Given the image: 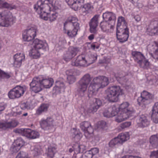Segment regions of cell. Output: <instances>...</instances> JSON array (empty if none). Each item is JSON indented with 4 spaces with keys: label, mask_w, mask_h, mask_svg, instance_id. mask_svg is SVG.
Here are the masks:
<instances>
[{
    "label": "cell",
    "mask_w": 158,
    "mask_h": 158,
    "mask_svg": "<svg viewBox=\"0 0 158 158\" xmlns=\"http://www.w3.org/2000/svg\"><path fill=\"white\" fill-rule=\"evenodd\" d=\"M150 124V122L146 115L142 114L139 116L138 122L137 123V126L139 127L145 128L148 127Z\"/></svg>",
    "instance_id": "29"
},
{
    "label": "cell",
    "mask_w": 158,
    "mask_h": 158,
    "mask_svg": "<svg viewBox=\"0 0 158 158\" xmlns=\"http://www.w3.org/2000/svg\"><path fill=\"white\" fill-rule=\"evenodd\" d=\"M129 36V29L127 23L123 17L120 16L118 19L116 27L117 39L121 43H124L128 40Z\"/></svg>",
    "instance_id": "5"
},
{
    "label": "cell",
    "mask_w": 158,
    "mask_h": 158,
    "mask_svg": "<svg viewBox=\"0 0 158 158\" xmlns=\"http://www.w3.org/2000/svg\"><path fill=\"white\" fill-rule=\"evenodd\" d=\"M33 48L38 50H46L48 48V44L46 42L40 40L39 39H36L33 42Z\"/></svg>",
    "instance_id": "32"
},
{
    "label": "cell",
    "mask_w": 158,
    "mask_h": 158,
    "mask_svg": "<svg viewBox=\"0 0 158 158\" xmlns=\"http://www.w3.org/2000/svg\"><path fill=\"white\" fill-rule=\"evenodd\" d=\"M49 107V104L48 103H43L38 108L36 111V114L38 115L42 114L43 113L48 111Z\"/></svg>",
    "instance_id": "38"
},
{
    "label": "cell",
    "mask_w": 158,
    "mask_h": 158,
    "mask_svg": "<svg viewBox=\"0 0 158 158\" xmlns=\"http://www.w3.org/2000/svg\"><path fill=\"white\" fill-rule=\"evenodd\" d=\"M40 83L43 88L49 89L54 84L53 78H46L40 79Z\"/></svg>",
    "instance_id": "34"
},
{
    "label": "cell",
    "mask_w": 158,
    "mask_h": 158,
    "mask_svg": "<svg viewBox=\"0 0 158 158\" xmlns=\"http://www.w3.org/2000/svg\"><path fill=\"white\" fill-rule=\"evenodd\" d=\"M109 83V78L104 76H99L94 78L88 90V98H91L96 95L100 89L104 88L108 85Z\"/></svg>",
    "instance_id": "2"
},
{
    "label": "cell",
    "mask_w": 158,
    "mask_h": 158,
    "mask_svg": "<svg viewBox=\"0 0 158 158\" xmlns=\"http://www.w3.org/2000/svg\"><path fill=\"white\" fill-rule=\"evenodd\" d=\"M103 21L100 24L101 29L104 33H112L114 30L116 22V15L111 12H106L102 15Z\"/></svg>",
    "instance_id": "3"
},
{
    "label": "cell",
    "mask_w": 158,
    "mask_h": 158,
    "mask_svg": "<svg viewBox=\"0 0 158 158\" xmlns=\"http://www.w3.org/2000/svg\"><path fill=\"white\" fill-rule=\"evenodd\" d=\"M151 119L153 123L156 124L158 123V102H155L152 109Z\"/></svg>",
    "instance_id": "36"
},
{
    "label": "cell",
    "mask_w": 158,
    "mask_h": 158,
    "mask_svg": "<svg viewBox=\"0 0 158 158\" xmlns=\"http://www.w3.org/2000/svg\"><path fill=\"white\" fill-rule=\"evenodd\" d=\"M107 126V123L104 121H100L97 122L94 125V129L96 131H100L105 129Z\"/></svg>",
    "instance_id": "37"
},
{
    "label": "cell",
    "mask_w": 158,
    "mask_h": 158,
    "mask_svg": "<svg viewBox=\"0 0 158 158\" xmlns=\"http://www.w3.org/2000/svg\"><path fill=\"white\" fill-rule=\"evenodd\" d=\"M120 111L119 107L115 105L110 106L103 111V115L106 118H110L116 116Z\"/></svg>",
    "instance_id": "22"
},
{
    "label": "cell",
    "mask_w": 158,
    "mask_h": 158,
    "mask_svg": "<svg viewBox=\"0 0 158 158\" xmlns=\"http://www.w3.org/2000/svg\"><path fill=\"white\" fill-rule=\"evenodd\" d=\"M7 107V104L4 102L0 103V114Z\"/></svg>",
    "instance_id": "48"
},
{
    "label": "cell",
    "mask_w": 158,
    "mask_h": 158,
    "mask_svg": "<svg viewBox=\"0 0 158 158\" xmlns=\"http://www.w3.org/2000/svg\"><path fill=\"white\" fill-rule=\"evenodd\" d=\"M139 158V156H134V155H125V156H123L122 158Z\"/></svg>",
    "instance_id": "51"
},
{
    "label": "cell",
    "mask_w": 158,
    "mask_h": 158,
    "mask_svg": "<svg viewBox=\"0 0 158 158\" xmlns=\"http://www.w3.org/2000/svg\"><path fill=\"white\" fill-rule=\"evenodd\" d=\"M15 7L13 5H10L5 2L2 1V0H0V8H7V9H15Z\"/></svg>",
    "instance_id": "42"
},
{
    "label": "cell",
    "mask_w": 158,
    "mask_h": 158,
    "mask_svg": "<svg viewBox=\"0 0 158 158\" xmlns=\"http://www.w3.org/2000/svg\"><path fill=\"white\" fill-rule=\"evenodd\" d=\"M25 93V89L21 86H17L10 90L8 93V97L11 99L18 98L23 96Z\"/></svg>",
    "instance_id": "15"
},
{
    "label": "cell",
    "mask_w": 158,
    "mask_h": 158,
    "mask_svg": "<svg viewBox=\"0 0 158 158\" xmlns=\"http://www.w3.org/2000/svg\"><path fill=\"white\" fill-rule=\"evenodd\" d=\"M19 123L16 120L10 122H0V130H6L15 128L18 126Z\"/></svg>",
    "instance_id": "25"
},
{
    "label": "cell",
    "mask_w": 158,
    "mask_h": 158,
    "mask_svg": "<svg viewBox=\"0 0 158 158\" xmlns=\"http://www.w3.org/2000/svg\"><path fill=\"white\" fill-rule=\"evenodd\" d=\"M158 150L152 152H151L150 155V157L151 158H158Z\"/></svg>",
    "instance_id": "49"
},
{
    "label": "cell",
    "mask_w": 158,
    "mask_h": 158,
    "mask_svg": "<svg viewBox=\"0 0 158 158\" xmlns=\"http://www.w3.org/2000/svg\"><path fill=\"white\" fill-rule=\"evenodd\" d=\"M158 19H153L147 27V33L150 36L157 35H158Z\"/></svg>",
    "instance_id": "23"
},
{
    "label": "cell",
    "mask_w": 158,
    "mask_h": 158,
    "mask_svg": "<svg viewBox=\"0 0 158 158\" xmlns=\"http://www.w3.org/2000/svg\"><path fill=\"white\" fill-rule=\"evenodd\" d=\"M98 55L95 52H88L79 55L72 65L79 67H87L97 61Z\"/></svg>",
    "instance_id": "4"
},
{
    "label": "cell",
    "mask_w": 158,
    "mask_h": 158,
    "mask_svg": "<svg viewBox=\"0 0 158 158\" xmlns=\"http://www.w3.org/2000/svg\"><path fill=\"white\" fill-rule=\"evenodd\" d=\"M30 89L35 93H38L43 89V87L40 83L39 77H35L30 84Z\"/></svg>",
    "instance_id": "24"
},
{
    "label": "cell",
    "mask_w": 158,
    "mask_h": 158,
    "mask_svg": "<svg viewBox=\"0 0 158 158\" xmlns=\"http://www.w3.org/2000/svg\"><path fill=\"white\" fill-rule=\"evenodd\" d=\"M25 144V141L21 138H18L17 139L15 140L11 147V153L13 155H15L23 147Z\"/></svg>",
    "instance_id": "16"
},
{
    "label": "cell",
    "mask_w": 158,
    "mask_h": 158,
    "mask_svg": "<svg viewBox=\"0 0 158 158\" xmlns=\"http://www.w3.org/2000/svg\"><path fill=\"white\" fill-rule=\"evenodd\" d=\"M80 25L76 17H71L64 23V30L65 34L70 37H75L78 33Z\"/></svg>",
    "instance_id": "6"
},
{
    "label": "cell",
    "mask_w": 158,
    "mask_h": 158,
    "mask_svg": "<svg viewBox=\"0 0 158 158\" xmlns=\"http://www.w3.org/2000/svg\"><path fill=\"white\" fill-rule=\"evenodd\" d=\"M0 153H1V148H0Z\"/></svg>",
    "instance_id": "52"
},
{
    "label": "cell",
    "mask_w": 158,
    "mask_h": 158,
    "mask_svg": "<svg viewBox=\"0 0 158 158\" xmlns=\"http://www.w3.org/2000/svg\"><path fill=\"white\" fill-rule=\"evenodd\" d=\"M10 77L9 74L0 69V78L1 79H8Z\"/></svg>",
    "instance_id": "45"
},
{
    "label": "cell",
    "mask_w": 158,
    "mask_h": 158,
    "mask_svg": "<svg viewBox=\"0 0 158 158\" xmlns=\"http://www.w3.org/2000/svg\"><path fill=\"white\" fill-rule=\"evenodd\" d=\"M91 48H93V49H98L99 48V44H98V43H93L91 45Z\"/></svg>",
    "instance_id": "50"
},
{
    "label": "cell",
    "mask_w": 158,
    "mask_h": 158,
    "mask_svg": "<svg viewBox=\"0 0 158 158\" xmlns=\"http://www.w3.org/2000/svg\"><path fill=\"white\" fill-rule=\"evenodd\" d=\"M34 9L41 19L52 22L58 15V7L54 0H40L34 6Z\"/></svg>",
    "instance_id": "1"
},
{
    "label": "cell",
    "mask_w": 158,
    "mask_h": 158,
    "mask_svg": "<svg viewBox=\"0 0 158 158\" xmlns=\"http://www.w3.org/2000/svg\"><path fill=\"white\" fill-rule=\"evenodd\" d=\"M132 56L135 61L138 64L140 68L143 69H148L150 68L151 64L141 52L133 51L132 52Z\"/></svg>",
    "instance_id": "8"
},
{
    "label": "cell",
    "mask_w": 158,
    "mask_h": 158,
    "mask_svg": "<svg viewBox=\"0 0 158 158\" xmlns=\"http://www.w3.org/2000/svg\"><path fill=\"white\" fill-rule=\"evenodd\" d=\"M29 56L32 59H38L40 58V53L38 50L33 48L29 51Z\"/></svg>",
    "instance_id": "40"
},
{
    "label": "cell",
    "mask_w": 158,
    "mask_h": 158,
    "mask_svg": "<svg viewBox=\"0 0 158 158\" xmlns=\"http://www.w3.org/2000/svg\"><path fill=\"white\" fill-rule=\"evenodd\" d=\"M37 30L34 27H31L24 31L23 34V39L24 41H32L36 36Z\"/></svg>",
    "instance_id": "17"
},
{
    "label": "cell",
    "mask_w": 158,
    "mask_h": 158,
    "mask_svg": "<svg viewBox=\"0 0 158 158\" xmlns=\"http://www.w3.org/2000/svg\"><path fill=\"white\" fill-rule=\"evenodd\" d=\"M14 132L31 139L39 138L40 136L38 132L29 128L16 129L14 130Z\"/></svg>",
    "instance_id": "11"
},
{
    "label": "cell",
    "mask_w": 158,
    "mask_h": 158,
    "mask_svg": "<svg viewBox=\"0 0 158 158\" xmlns=\"http://www.w3.org/2000/svg\"><path fill=\"white\" fill-rule=\"evenodd\" d=\"M131 124L132 123L130 122H124V123L121 124V125L118 127V129H119V130H122L127 128V127H130L131 126Z\"/></svg>",
    "instance_id": "43"
},
{
    "label": "cell",
    "mask_w": 158,
    "mask_h": 158,
    "mask_svg": "<svg viewBox=\"0 0 158 158\" xmlns=\"http://www.w3.org/2000/svg\"><path fill=\"white\" fill-rule=\"evenodd\" d=\"M76 80V77L75 76L72 75H67V81L68 84L70 85L73 84Z\"/></svg>",
    "instance_id": "44"
},
{
    "label": "cell",
    "mask_w": 158,
    "mask_h": 158,
    "mask_svg": "<svg viewBox=\"0 0 158 158\" xmlns=\"http://www.w3.org/2000/svg\"><path fill=\"white\" fill-rule=\"evenodd\" d=\"M65 2L72 10L77 11L82 9L85 0H65Z\"/></svg>",
    "instance_id": "20"
},
{
    "label": "cell",
    "mask_w": 158,
    "mask_h": 158,
    "mask_svg": "<svg viewBox=\"0 0 158 158\" xmlns=\"http://www.w3.org/2000/svg\"><path fill=\"white\" fill-rule=\"evenodd\" d=\"M147 50L152 58H153L156 60H158V52L157 41H153V42L150 43L147 47Z\"/></svg>",
    "instance_id": "19"
},
{
    "label": "cell",
    "mask_w": 158,
    "mask_h": 158,
    "mask_svg": "<svg viewBox=\"0 0 158 158\" xmlns=\"http://www.w3.org/2000/svg\"><path fill=\"white\" fill-rule=\"evenodd\" d=\"M78 51L79 49L78 48L74 47H70L64 54V60L66 62L70 61L76 56Z\"/></svg>",
    "instance_id": "18"
},
{
    "label": "cell",
    "mask_w": 158,
    "mask_h": 158,
    "mask_svg": "<svg viewBox=\"0 0 158 158\" xmlns=\"http://www.w3.org/2000/svg\"><path fill=\"white\" fill-rule=\"evenodd\" d=\"M25 55L23 53H18L15 54L14 56V65L15 67L16 68H20L22 65V63L24 60Z\"/></svg>",
    "instance_id": "31"
},
{
    "label": "cell",
    "mask_w": 158,
    "mask_h": 158,
    "mask_svg": "<svg viewBox=\"0 0 158 158\" xmlns=\"http://www.w3.org/2000/svg\"><path fill=\"white\" fill-rule=\"evenodd\" d=\"M81 130L88 135H92L94 133V129L91 123L88 121H84L80 124Z\"/></svg>",
    "instance_id": "26"
},
{
    "label": "cell",
    "mask_w": 158,
    "mask_h": 158,
    "mask_svg": "<svg viewBox=\"0 0 158 158\" xmlns=\"http://www.w3.org/2000/svg\"><path fill=\"white\" fill-rule=\"evenodd\" d=\"M154 97L151 93L147 90H143L141 92V96L137 99V102L140 106H145L148 103L147 102H150L153 100Z\"/></svg>",
    "instance_id": "14"
},
{
    "label": "cell",
    "mask_w": 158,
    "mask_h": 158,
    "mask_svg": "<svg viewBox=\"0 0 158 158\" xmlns=\"http://www.w3.org/2000/svg\"><path fill=\"white\" fill-rule=\"evenodd\" d=\"M102 102L99 98H94L91 100L88 109V111L89 113L94 114L102 105Z\"/></svg>",
    "instance_id": "21"
},
{
    "label": "cell",
    "mask_w": 158,
    "mask_h": 158,
    "mask_svg": "<svg viewBox=\"0 0 158 158\" xmlns=\"http://www.w3.org/2000/svg\"><path fill=\"white\" fill-rule=\"evenodd\" d=\"M121 87L113 85L108 88L105 91V96L107 100L110 102H116L119 101V97L123 94Z\"/></svg>",
    "instance_id": "7"
},
{
    "label": "cell",
    "mask_w": 158,
    "mask_h": 158,
    "mask_svg": "<svg viewBox=\"0 0 158 158\" xmlns=\"http://www.w3.org/2000/svg\"><path fill=\"white\" fill-rule=\"evenodd\" d=\"M129 132H126L120 133L117 137L112 139L109 143V147L113 148L117 145H122L130 139Z\"/></svg>",
    "instance_id": "10"
},
{
    "label": "cell",
    "mask_w": 158,
    "mask_h": 158,
    "mask_svg": "<svg viewBox=\"0 0 158 158\" xmlns=\"http://www.w3.org/2000/svg\"><path fill=\"white\" fill-rule=\"evenodd\" d=\"M129 105H130V104H129V102H123V103H122V104L119 105V109H120V111L128 108Z\"/></svg>",
    "instance_id": "46"
},
{
    "label": "cell",
    "mask_w": 158,
    "mask_h": 158,
    "mask_svg": "<svg viewBox=\"0 0 158 158\" xmlns=\"http://www.w3.org/2000/svg\"><path fill=\"white\" fill-rule=\"evenodd\" d=\"M15 18L12 14L8 11L0 13V26L9 27L14 24Z\"/></svg>",
    "instance_id": "9"
},
{
    "label": "cell",
    "mask_w": 158,
    "mask_h": 158,
    "mask_svg": "<svg viewBox=\"0 0 158 158\" xmlns=\"http://www.w3.org/2000/svg\"><path fill=\"white\" fill-rule=\"evenodd\" d=\"M91 80V76L89 73L86 74L79 80L77 84V89L80 94H83L85 93Z\"/></svg>",
    "instance_id": "12"
},
{
    "label": "cell",
    "mask_w": 158,
    "mask_h": 158,
    "mask_svg": "<svg viewBox=\"0 0 158 158\" xmlns=\"http://www.w3.org/2000/svg\"><path fill=\"white\" fill-rule=\"evenodd\" d=\"M99 152V149L98 148H94L89 150L87 151L81 156L82 158H92L95 155H97Z\"/></svg>",
    "instance_id": "35"
},
{
    "label": "cell",
    "mask_w": 158,
    "mask_h": 158,
    "mask_svg": "<svg viewBox=\"0 0 158 158\" xmlns=\"http://www.w3.org/2000/svg\"><path fill=\"white\" fill-rule=\"evenodd\" d=\"M149 142L152 147L157 148L158 147V134L152 135L150 137Z\"/></svg>",
    "instance_id": "39"
},
{
    "label": "cell",
    "mask_w": 158,
    "mask_h": 158,
    "mask_svg": "<svg viewBox=\"0 0 158 158\" xmlns=\"http://www.w3.org/2000/svg\"><path fill=\"white\" fill-rule=\"evenodd\" d=\"M82 8L83 9V11L87 13L91 10V6L90 4H86L85 5H83Z\"/></svg>",
    "instance_id": "47"
},
{
    "label": "cell",
    "mask_w": 158,
    "mask_h": 158,
    "mask_svg": "<svg viewBox=\"0 0 158 158\" xmlns=\"http://www.w3.org/2000/svg\"><path fill=\"white\" fill-rule=\"evenodd\" d=\"M56 152V148L54 146H51L48 148L47 156L48 158H53Z\"/></svg>",
    "instance_id": "41"
},
{
    "label": "cell",
    "mask_w": 158,
    "mask_h": 158,
    "mask_svg": "<svg viewBox=\"0 0 158 158\" xmlns=\"http://www.w3.org/2000/svg\"><path fill=\"white\" fill-rule=\"evenodd\" d=\"M98 15H96L92 18L89 22V30L92 34H95L97 32V27L98 25Z\"/></svg>",
    "instance_id": "30"
},
{
    "label": "cell",
    "mask_w": 158,
    "mask_h": 158,
    "mask_svg": "<svg viewBox=\"0 0 158 158\" xmlns=\"http://www.w3.org/2000/svg\"><path fill=\"white\" fill-rule=\"evenodd\" d=\"M134 110L132 109H128V108L124 110H121L119 113L116 115L115 121L117 123H121L123 121L127 120L130 118L134 114Z\"/></svg>",
    "instance_id": "13"
},
{
    "label": "cell",
    "mask_w": 158,
    "mask_h": 158,
    "mask_svg": "<svg viewBox=\"0 0 158 158\" xmlns=\"http://www.w3.org/2000/svg\"><path fill=\"white\" fill-rule=\"evenodd\" d=\"M40 127L43 130H49L52 129L53 127V120L51 117H48L46 119H42L40 122Z\"/></svg>",
    "instance_id": "27"
},
{
    "label": "cell",
    "mask_w": 158,
    "mask_h": 158,
    "mask_svg": "<svg viewBox=\"0 0 158 158\" xmlns=\"http://www.w3.org/2000/svg\"><path fill=\"white\" fill-rule=\"evenodd\" d=\"M65 87L63 82L61 81H57L55 84V86L52 90L53 95H58L61 93Z\"/></svg>",
    "instance_id": "33"
},
{
    "label": "cell",
    "mask_w": 158,
    "mask_h": 158,
    "mask_svg": "<svg viewBox=\"0 0 158 158\" xmlns=\"http://www.w3.org/2000/svg\"><path fill=\"white\" fill-rule=\"evenodd\" d=\"M71 137L74 142L77 143L83 137V134L77 128H73L71 131Z\"/></svg>",
    "instance_id": "28"
}]
</instances>
